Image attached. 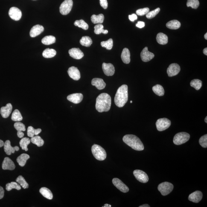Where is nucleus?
<instances>
[{"label": "nucleus", "instance_id": "1", "mask_svg": "<svg viewBox=\"0 0 207 207\" xmlns=\"http://www.w3.org/2000/svg\"><path fill=\"white\" fill-rule=\"evenodd\" d=\"M111 98L109 94L103 93L99 95L96 101V108L100 112H107L110 110Z\"/></svg>", "mask_w": 207, "mask_h": 207}, {"label": "nucleus", "instance_id": "2", "mask_svg": "<svg viewBox=\"0 0 207 207\" xmlns=\"http://www.w3.org/2000/svg\"><path fill=\"white\" fill-rule=\"evenodd\" d=\"M128 100V86L127 85H122L117 90L115 98V105L119 107L124 106Z\"/></svg>", "mask_w": 207, "mask_h": 207}, {"label": "nucleus", "instance_id": "3", "mask_svg": "<svg viewBox=\"0 0 207 207\" xmlns=\"http://www.w3.org/2000/svg\"><path fill=\"white\" fill-rule=\"evenodd\" d=\"M123 141L126 144L134 150H144V147L142 142L139 138L135 135H126L123 137Z\"/></svg>", "mask_w": 207, "mask_h": 207}, {"label": "nucleus", "instance_id": "4", "mask_svg": "<svg viewBox=\"0 0 207 207\" xmlns=\"http://www.w3.org/2000/svg\"><path fill=\"white\" fill-rule=\"evenodd\" d=\"M91 151L94 157L97 160L103 161L106 159L107 154L106 151L101 146L94 144L92 146Z\"/></svg>", "mask_w": 207, "mask_h": 207}, {"label": "nucleus", "instance_id": "5", "mask_svg": "<svg viewBox=\"0 0 207 207\" xmlns=\"http://www.w3.org/2000/svg\"><path fill=\"white\" fill-rule=\"evenodd\" d=\"M190 138L189 134L185 132H181L176 134L173 138V143L176 145H180L186 142Z\"/></svg>", "mask_w": 207, "mask_h": 207}, {"label": "nucleus", "instance_id": "6", "mask_svg": "<svg viewBox=\"0 0 207 207\" xmlns=\"http://www.w3.org/2000/svg\"><path fill=\"white\" fill-rule=\"evenodd\" d=\"M173 185L170 183L165 182L159 184L158 189L163 196H166L169 194L173 189Z\"/></svg>", "mask_w": 207, "mask_h": 207}, {"label": "nucleus", "instance_id": "7", "mask_svg": "<svg viewBox=\"0 0 207 207\" xmlns=\"http://www.w3.org/2000/svg\"><path fill=\"white\" fill-rule=\"evenodd\" d=\"M171 124V121L166 118L159 119L156 123V128L159 131L166 130L170 127Z\"/></svg>", "mask_w": 207, "mask_h": 207}, {"label": "nucleus", "instance_id": "8", "mask_svg": "<svg viewBox=\"0 0 207 207\" xmlns=\"http://www.w3.org/2000/svg\"><path fill=\"white\" fill-rule=\"evenodd\" d=\"M73 6L72 0H65L61 5L60 12L63 15H66L71 11Z\"/></svg>", "mask_w": 207, "mask_h": 207}, {"label": "nucleus", "instance_id": "9", "mask_svg": "<svg viewBox=\"0 0 207 207\" xmlns=\"http://www.w3.org/2000/svg\"><path fill=\"white\" fill-rule=\"evenodd\" d=\"M134 176L137 180L142 183H146L149 181V177L147 173L142 170H136L133 172Z\"/></svg>", "mask_w": 207, "mask_h": 207}, {"label": "nucleus", "instance_id": "10", "mask_svg": "<svg viewBox=\"0 0 207 207\" xmlns=\"http://www.w3.org/2000/svg\"><path fill=\"white\" fill-rule=\"evenodd\" d=\"M9 15L13 20L18 21L21 19L22 13L21 10L17 7H12L9 10Z\"/></svg>", "mask_w": 207, "mask_h": 207}, {"label": "nucleus", "instance_id": "11", "mask_svg": "<svg viewBox=\"0 0 207 207\" xmlns=\"http://www.w3.org/2000/svg\"><path fill=\"white\" fill-rule=\"evenodd\" d=\"M181 70L180 67L177 63H172L169 66L167 70V73L169 77L177 75Z\"/></svg>", "mask_w": 207, "mask_h": 207}, {"label": "nucleus", "instance_id": "12", "mask_svg": "<svg viewBox=\"0 0 207 207\" xmlns=\"http://www.w3.org/2000/svg\"><path fill=\"white\" fill-rule=\"evenodd\" d=\"M112 182L113 185L122 192L126 193L129 191L128 187L123 183L122 181L118 178H114L112 179Z\"/></svg>", "mask_w": 207, "mask_h": 207}, {"label": "nucleus", "instance_id": "13", "mask_svg": "<svg viewBox=\"0 0 207 207\" xmlns=\"http://www.w3.org/2000/svg\"><path fill=\"white\" fill-rule=\"evenodd\" d=\"M141 60L144 62L150 61L155 57L154 54L149 51L147 47H145L141 54Z\"/></svg>", "mask_w": 207, "mask_h": 207}, {"label": "nucleus", "instance_id": "14", "mask_svg": "<svg viewBox=\"0 0 207 207\" xmlns=\"http://www.w3.org/2000/svg\"><path fill=\"white\" fill-rule=\"evenodd\" d=\"M102 68L104 73L106 76H111L115 74V67L112 64L104 63L102 65Z\"/></svg>", "mask_w": 207, "mask_h": 207}, {"label": "nucleus", "instance_id": "15", "mask_svg": "<svg viewBox=\"0 0 207 207\" xmlns=\"http://www.w3.org/2000/svg\"><path fill=\"white\" fill-rule=\"evenodd\" d=\"M4 151L7 155H10L12 153H15V151H18L19 150V148L18 146H15L14 147H12L11 143L9 140H7L4 143Z\"/></svg>", "mask_w": 207, "mask_h": 207}, {"label": "nucleus", "instance_id": "16", "mask_svg": "<svg viewBox=\"0 0 207 207\" xmlns=\"http://www.w3.org/2000/svg\"><path fill=\"white\" fill-rule=\"evenodd\" d=\"M68 73L70 77L73 80L77 81L80 79V71L77 68L75 67L72 66L70 67L68 70Z\"/></svg>", "mask_w": 207, "mask_h": 207}, {"label": "nucleus", "instance_id": "17", "mask_svg": "<svg viewBox=\"0 0 207 207\" xmlns=\"http://www.w3.org/2000/svg\"><path fill=\"white\" fill-rule=\"evenodd\" d=\"M70 56L77 60H80L84 57V55L80 49L79 48H72L69 50Z\"/></svg>", "mask_w": 207, "mask_h": 207}, {"label": "nucleus", "instance_id": "18", "mask_svg": "<svg viewBox=\"0 0 207 207\" xmlns=\"http://www.w3.org/2000/svg\"><path fill=\"white\" fill-rule=\"evenodd\" d=\"M203 194L201 192L196 191L190 194L189 196V200L194 203H198L201 200Z\"/></svg>", "mask_w": 207, "mask_h": 207}, {"label": "nucleus", "instance_id": "19", "mask_svg": "<svg viewBox=\"0 0 207 207\" xmlns=\"http://www.w3.org/2000/svg\"><path fill=\"white\" fill-rule=\"evenodd\" d=\"M16 168L14 163L9 157L4 159L2 164V168L4 170H13Z\"/></svg>", "mask_w": 207, "mask_h": 207}, {"label": "nucleus", "instance_id": "20", "mask_svg": "<svg viewBox=\"0 0 207 207\" xmlns=\"http://www.w3.org/2000/svg\"><path fill=\"white\" fill-rule=\"evenodd\" d=\"M83 97V95L81 93H74L68 96L67 99L69 101L77 104L82 101Z\"/></svg>", "mask_w": 207, "mask_h": 207}, {"label": "nucleus", "instance_id": "21", "mask_svg": "<svg viewBox=\"0 0 207 207\" xmlns=\"http://www.w3.org/2000/svg\"><path fill=\"white\" fill-rule=\"evenodd\" d=\"M12 109H13L12 105L10 103H8L5 107L1 108L0 113L3 118H8L11 114Z\"/></svg>", "mask_w": 207, "mask_h": 207}, {"label": "nucleus", "instance_id": "22", "mask_svg": "<svg viewBox=\"0 0 207 207\" xmlns=\"http://www.w3.org/2000/svg\"><path fill=\"white\" fill-rule=\"evenodd\" d=\"M44 28L42 25H36L34 26L30 30V35L32 37H35L39 36L43 32Z\"/></svg>", "mask_w": 207, "mask_h": 207}, {"label": "nucleus", "instance_id": "23", "mask_svg": "<svg viewBox=\"0 0 207 207\" xmlns=\"http://www.w3.org/2000/svg\"><path fill=\"white\" fill-rule=\"evenodd\" d=\"M91 84L92 86H95L99 90L104 89L106 86V84L103 79L99 78L93 79L91 81Z\"/></svg>", "mask_w": 207, "mask_h": 207}, {"label": "nucleus", "instance_id": "24", "mask_svg": "<svg viewBox=\"0 0 207 207\" xmlns=\"http://www.w3.org/2000/svg\"><path fill=\"white\" fill-rule=\"evenodd\" d=\"M130 52L128 49L124 48L121 54V59L124 63L129 64L130 62Z\"/></svg>", "mask_w": 207, "mask_h": 207}, {"label": "nucleus", "instance_id": "25", "mask_svg": "<svg viewBox=\"0 0 207 207\" xmlns=\"http://www.w3.org/2000/svg\"><path fill=\"white\" fill-rule=\"evenodd\" d=\"M156 41L160 45H166L168 42V37L166 35L162 33H158L156 37Z\"/></svg>", "mask_w": 207, "mask_h": 207}, {"label": "nucleus", "instance_id": "26", "mask_svg": "<svg viewBox=\"0 0 207 207\" xmlns=\"http://www.w3.org/2000/svg\"><path fill=\"white\" fill-rule=\"evenodd\" d=\"M30 156L27 154L23 153L18 156L17 161L21 167H24L26 164L27 161L30 159Z\"/></svg>", "mask_w": 207, "mask_h": 207}, {"label": "nucleus", "instance_id": "27", "mask_svg": "<svg viewBox=\"0 0 207 207\" xmlns=\"http://www.w3.org/2000/svg\"><path fill=\"white\" fill-rule=\"evenodd\" d=\"M166 26L167 28L170 29L176 30L180 28L181 23L179 21L176 20H173L167 23Z\"/></svg>", "mask_w": 207, "mask_h": 207}, {"label": "nucleus", "instance_id": "28", "mask_svg": "<svg viewBox=\"0 0 207 207\" xmlns=\"http://www.w3.org/2000/svg\"><path fill=\"white\" fill-rule=\"evenodd\" d=\"M57 54V52L54 49L47 48L44 50L42 55L45 58H51L55 57Z\"/></svg>", "mask_w": 207, "mask_h": 207}, {"label": "nucleus", "instance_id": "29", "mask_svg": "<svg viewBox=\"0 0 207 207\" xmlns=\"http://www.w3.org/2000/svg\"><path fill=\"white\" fill-rule=\"evenodd\" d=\"M104 16L103 14H100L98 15H93L91 17V21L94 24H101L104 21Z\"/></svg>", "mask_w": 207, "mask_h": 207}, {"label": "nucleus", "instance_id": "30", "mask_svg": "<svg viewBox=\"0 0 207 207\" xmlns=\"http://www.w3.org/2000/svg\"><path fill=\"white\" fill-rule=\"evenodd\" d=\"M40 192L44 197L47 199L51 200L53 199L52 193L49 189L45 187H43L40 190Z\"/></svg>", "mask_w": 207, "mask_h": 207}, {"label": "nucleus", "instance_id": "31", "mask_svg": "<svg viewBox=\"0 0 207 207\" xmlns=\"http://www.w3.org/2000/svg\"><path fill=\"white\" fill-rule=\"evenodd\" d=\"M42 132L40 129H35L32 126H29L27 129V135L30 137H32L35 135H37Z\"/></svg>", "mask_w": 207, "mask_h": 207}, {"label": "nucleus", "instance_id": "32", "mask_svg": "<svg viewBox=\"0 0 207 207\" xmlns=\"http://www.w3.org/2000/svg\"><path fill=\"white\" fill-rule=\"evenodd\" d=\"M153 92L156 95L162 96L165 94V90L163 86L160 85H156L152 88Z\"/></svg>", "mask_w": 207, "mask_h": 207}, {"label": "nucleus", "instance_id": "33", "mask_svg": "<svg viewBox=\"0 0 207 207\" xmlns=\"http://www.w3.org/2000/svg\"><path fill=\"white\" fill-rule=\"evenodd\" d=\"M55 37L52 36H46L42 40V43L45 45H51L55 43Z\"/></svg>", "mask_w": 207, "mask_h": 207}, {"label": "nucleus", "instance_id": "34", "mask_svg": "<svg viewBox=\"0 0 207 207\" xmlns=\"http://www.w3.org/2000/svg\"><path fill=\"white\" fill-rule=\"evenodd\" d=\"M30 141L33 144H36L38 147H42L43 145L44 141L40 136L36 135L32 137Z\"/></svg>", "mask_w": 207, "mask_h": 207}, {"label": "nucleus", "instance_id": "35", "mask_svg": "<svg viewBox=\"0 0 207 207\" xmlns=\"http://www.w3.org/2000/svg\"><path fill=\"white\" fill-rule=\"evenodd\" d=\"M80 43L83 46L89 47L92 44V39L89 36H84L82 37L80 40Z\"/></svg>", "mask_w": 207, "mask_h": 207}, {"label": "nucleus", "instance_id": "36", "mask_svg": "<svg viewBox=\"0 0 207 207\" xmlns=\"http://www.w3.org/2000/svg\"><path fill=\"white\" fill-rule=\"evenodd\" d=\"M30 139L29 138L27 137H24L22 138L20 141V145L21 148L22 150H25V151H27L28 150L27 146L30 143Z\"/></svg>", "mask_w": 207, "mask_h": 207}, {"label": "nucleus", "instance_id": "37", "mask_svg": "<svg viewBox=\"0 0 207 207\" xmlns=\"http://www.w3.org/2000/svg\"><path fill=\"white\" fill-rule=\"evenodd\" d=\"M94 32L96 34H100L103 33V34H106L108 33L107 30H104V26L101 24H98L94 27Z\"/></svg>", "mask_w": 207, "mask_h": 207}, {"label": "nucleus", "instance_id": "38", "mask_svg": "<svg viewBox=\"0 0 207 207\" xmlns=\"http://www.w3.org/2000/svg\"><path fill=\"white\" fill-rule=\"evenodd\" d=\"M13 189L19 190H21V187L17 182H11L10 183H7L6 185V190L7 191H10Z\"/></svg>", "mask_w": 207, "mask_h": 207}, {"label": "nucleus", "instance_id": "39", "mask_svg": "<svg viewBox=\"0 0 207 207\" xmlns=\"http://www.w3.org/2000/svg\"><path fill=\"white\" fill-rule=\"evenodd\" d=\"M11 119L13 121L19 122L22 121L23 118L22 115L18 109H16L12 114Z\"/></svg>", "mask_w": 207, "mask_h": 207}, {"label": "nucleus", "instance_id": "40", "mask_svg": "<svg viewBox=\"0 0 207 207\" xmlns=\"http://www.w3.org/2000/svg\"><path fill=\"white\" fill-rule=\"evenodd\" d=\"M190 86L194 88L196 90H199L202 86V82L198 79H194L190 82Z\"/></svg>", "mask_w": 207, "mask_h": 207}, {"label": "nucleus", "instance_id": "41", "mask_svg": "<svg viewBox=\"0 0 207 207\" xmlns=\"http://www.w3.org/2000/svg\"><path fill=\"white\" fill-rule=\"evenodd\" d=\"M74 25L78 27L83 28L85 30H88L89 28V26L83 20L76 21L74 23Z\"/></svg>", "mask_w": 207, "mask_h": 207}, {"label": "nucleus", "instance_id": "42", "mask_svg": "<svg viewBox=\"0 0 207 207\" xmlns=\"http://www.w3.org/2000/svg\"><path fill=\"white\" fill-rule=\"evenodd\" d=\"M16 182L19 183L24 189L28 188L29 187L28 184L22 176H18L16 180Z\"/></svg>", "mask_w": 207, "mask_h": 207}, {"label": "nucleus", "instance_id": "43", "mask_svg": "<svg viewBox=\"0 0 207 207\" xmlns=\"http://www.w3.org/2000/svg\"><path fill=\"white\" fill-rule=\"evenodd\" d=\"M100 44L102 47L105 48L108 50H111L113 46V40L110 39L107 41H103Z\"/></svg>", "mask_w": 207, "mask_h": 207}, {"label": "nucleus", "instance_id": "44", "mask_svg": "<svg viewBox=\"0 0 207 207\" xmlns=\"http://www.w3.org/2000/svg\"><path fill=\"white\" fill-rule=\"evenodd\" d=\"M199 2L198 0H188L186 6L188 7H191L193 9H196L198 7Z\"/></svg>", "mask_w": 207, "mask_h": 207}, {"label": "nucleus", "instance_id": "45", "mask_svg": "<svg viewBox=\"0 0 207 207\" xmlns=\"http://www.w3.org/2000/svg\"><path fill=\"white\" fill-rule=\"evenodd\" d=\"M160 8H157L155 9V10H152V11L149 12L148 13L146 14V17L148 19H151L155 17L158 14L160 11Z\"/></svg>", "mask_w": 207, "mask_h": 207}, {"label": "nucleus", "instance_id": "46", "mask_svg": "<svg viewBox=\"0 0 207 207\" xmlns=\"http://www.w3.org/2000/svg\"><path fill=\"white\" fill-rule=\"evenodd\" d=\"M14 127L17 132L25 131V126L22 123L20 122V121L15 123Z\"/></svg>", "mask_w": 207, "mask_h": 207}, {"label": "nucleus", "instance_id": "47", "mask_svg": "<svg viewBox=\"0 0 207 207\" xmlns=\"http://www.w3.org/2000/svg\"><path fill=\"white\" fill-rule=\"evenodd\" d=\"M199 143L202 147L206 148L207 147V135L202 136L199 140Z\"/></svg>", "mask_w": 207, "mask_h": 207}, {"label": "nucleus", "instance_id": "48", "mask_svg": "<svg viewBox=\"0 0 207 207\" xmlns=\"http://www.w3.org/2000/svg\"><path fill=\"white\" fill-rule=\"evenodd\" d=\"M149 9L148 7L146 8L139 9L137 10L136 14L140 16H144L145 15H146L149 12Z\"/></svg>", "mask_w": 207, "mask_h": 207}, {"label": "nucleus", "instance_id": "49", "mask_svg": "<svg viewBox=\"0 0 207 207\" xmlns=\"http://www.w3.org/2000/svg\"><path fill=\"white\" fill-rule=\"evenodd\" d=\"M100 4L101 6L103 8L106 9L108 7V3L107 0H100Z\"/></svg>", "mask_w": 207, "mask_h": 207}, {"label": "nucleus", "instance_id": "50", "mask_svg": "<svg viewBox=\"0 0 207 207\" xmlns=\"http://www.w3.org/2000/svg\"><path fill=\"white\" fill-rule=\"evenodd\" d=\"M129 18L131 21L134 22V21L137 19V17L136 14L134 13L131 15H129Z\"/></svg>", "mask_w": 207, "mask_h": 207}, {"label": "nucleus", "instance_id": "51", "mask_svg": "<svg viewBox=\"0 0 207 207\" xmlns=\"http://www.w3.org/2000/svg\"><path fill=\"white\" fill-rule=\"evenodd\" d=\"M145 25V23L143 22H141V21L138 22L136 25L137 27L141 28H142L143 27H144Z\"/></svg>", "mask_w": 207, "mask_h": 207}, {"label": "nucleus", "instance_id": "52", "mask_svg": "<svg viewBox=\"0 0 207 207\" xmlns=\"http://www.w3.org/2000/svg\"><path fill=\"white\" fill-rule=\"evenodd\" d=\"M4 190L2 187L0 186V199H2L4 197Z\"/></svg>", "mask_w": 207, "mask_h": 207}, {"label": "nucleus", "instance_id": "53", "mask_svg": "<svg viewBox=\"0 0 207 207\" xmlns=\"http://www.w3.org/2000/svg\"><path fill=\"white\" fill-rule=\"evenodd\" d=\"M17 135L18 137L20 138H22L23 137L24 135V134L22 131H18L17 133Z\"/></svg>", "mask_w": 207, "mask_h": 207}, {"label": "nucleus", "instance_id": "54", "mask_svg": "<svg viewBox=\"0 0 207 207\" xmlns=\"http://www.w3.org/2000/svg\"><path fill=\"white\" fill-rule=\"evenodd\" d=\"M4 143L2 140H0V148L4 146Z\"/></svg>", "mask_w": 207, "mask_h": 207}, {"label": "nucleus", "instance_id": "55", "mask_svg": "<svg viewBox=\"0 0 207 207\" xmlns=\"http://www.w3.org/2000/svg\"><path fill=\"white\" fill-rule=\"evenodd\" d=\"M203 53L205 55H207V48H205L203 50Z\"/></svg>", "mask_w": 207, "mask_h": 207}, {"label": "nucleus", "instance_id": "56", "mask_svg": "<svg viewBox=\"0 0 207 207\" xmlns=\"http://www.w3.org/2000/svg\"><path fill=\"white\" fill-rule=\"evenodd\" d=\"M139 207H150V206L148 205H147V204H145V205H140V206H139Z\"/></svg>", "mask_w": 207, "mask_h": 207}, {"label": "nucleus", "instance_id": "57", "mask_svg": "<svg viewBox=\"0 0 207 207\" xmlns=\"http://www.w3.org/2000/svg\"><path fill=\"white\" fill-rule=\"evenodd\" d=\"M103 207H111V205H108V204H105V205H104V206H102Z\"/></svg>", "mask_w": 207, "mask_h": 207}, {"label": "nucleus", "instance_id": "58", "mask_svg": "<svg viewBox=\"0 0 207 207\" xmlns=\"http://www.w3.org/2000/svg\"><path fill=\"white\" fill-rule=\"evenodd\" d=\"M205 40H207V33H206L205 35Z\"/></svg>", "mask_w": 207, "mask_h": 207}, {"label": "nucleus", "instance_id": "59", "mask_svg": "<svg viewBox=\"0 0 207 207\" xmlns=\"http://www.w3.org/2000/svg\"><path fill=\"white\" fill-rule=\"evenodd\" d=\"M205 123H207V117H205Z\"/></svg>", "mask_w": 207, "mask_h": 207}, {"label": "nucleus", "instance_id": "60", "mask_svg": "<svg viewBox=\"0 0 207 207\" xmlns=\"http://www.w3.org/2000/svg\"><path fill=\"white\" fill-rule=\"evenodd\" d=\"M130 103H132V100H131V101H130Z\"/></svg>", "mask_w": 207, "mask_h": 207}]
</instances>
